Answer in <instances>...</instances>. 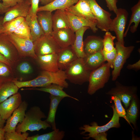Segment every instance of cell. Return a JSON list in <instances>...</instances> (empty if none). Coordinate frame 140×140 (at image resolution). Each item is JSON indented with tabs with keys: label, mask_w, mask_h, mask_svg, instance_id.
<instances>
[{
	"label": "cell",
	"mask_w": 140,
	"mask_h": 140,
	"mask_svg": "<svg viewBox=\"0 0 140 140\" xmlns=\"http://www.w3.org/2000/svg\"><path fill=\"white\" fill-rule=\"evenodd\" d=\"M132 14L127 29L124 33L126 37L130 27V31L132 33L137 31L140 22V0L131 9Z\"/></svg>",
	"instance_id": "obj_28"
},
{
	"label": "cell",
	"mask_w": 140,
	"mask_h": 140,
	"mask_svg": "<svg viewBox=\"0 0 140 140\" xmlns=\"http://www.w3.org/2000/svg\"><path fill=\"white\" fill-rule=\"evenodd\" d=\"M36 60L40 67L43 70L54 72L59 69L57 64V54L38 56Z\"/></svg>",
	"instance_id": "obj_20"
},
{
	"label": "cell",
	"mask_w": 140,
	"mask_h": 140,
	"mask_svg": "<svg viewBox=\"0 0 140 140\" xmlns=\"http://www.w3.org/2000/svg\"><path fill=\"white\" fill-rule=\"evenodd\" d=\"M64 71L67 79L72 83L79 85L88 82L91 72L86 67L83 59L79 58Z\"/></svg>",
	"instance_id": "obj_3"
},
{
	"label": "cell",
	"mask_w": 140,
	"mask_h": 140,
	"mask_svg": "<svg viewBox=\"0 0 140 140\" xmlns=\"http://www.w3.org/2000/svg\"><path fill=\"white\" fill-rule=\"evenodd\" d=\"M111 107L113 110V115L111 120L105 125L99 126L96 122H93L91 123L90 125L85 124L79 128L80 130L83 131L81 132V134L88 136L83 137L84 139H88L90 138H92L99 133L106 132L111 128H118L120 127V117L117 113L114 105L113 104Z\"/></svg>",
	"instance_id": "obj_5"
},
{
	"label": "cell",
	"mask_w": 140,
	"mask_h": 140,
	"mask_svg": "<svg viewBox=\"0 0 140 140\" xmlns=\"http://www.w3.org/2000/svg\"><path fill=\"white\" fill-rule=\"evenodd\" d=\"M28 106V104L27 102L25 101H22L19 107L7 120L6 124L3 127L5 132L16 131L18 123H21L24 118Z\"/></svg>",
	"instance_id": "obj_14"
},
{
	"label": "cell",
	"mask_w": 140,
	"mask_h": 140,
	"mask_svg": "<svg viewBox=\"0 0 140 140\" xmlns=\"http://www.w3.org/2000/svg\"><path fill=\"white\" fill-rule=\"evenodd\" d=\"M65 10L70 28L74 32L84 27H89L94 33H96L98 30L96 23Z\"/></svg>",
	"instance_id": "obj_18"
},
{
	"label": "cell",
	"mask_w": 140,
	"mask_h": 140,
	"mask_svg": "<svg viewBox=\"0 0 140 140\" xmlns=\"http://www.w3.org/2000/svg\"><path fill=\"white\" fill-rule=\"evenodd\" d=\"M6 122L5 120L2 119L0 115V127L3 128L4 124Z\"/></svg>",
	"instance_id": "obj_51"
},
{
	"label": "cell",
	"mask_w": 140,
	"mask_h": 140,
	"mask_svg": "<svg viewBox=\"0 0 140 140\" xmlns=\"http://www.w3.org/2000/svg\"><path fill=\"white\" fill-rule=\"evenodd\" d=\"M107 133L106 132L99 133L92 138L96 140H107Z\"/></svg>",
	"instance_id": "obj_45"
},
{
	"label": "cell",
	"mask_w": 140,
	"mask_h": 140,
	"mask_svg": "<svg viewBox=\"0 0 140 140\" xmlns=\"http://www.w3.org/2000/svg\"><path fill=\"white\" fill-rule=\"evenodd\" d=\"M103 57L105 61H107L110 68H113V64L115 60L116 52L115 49L109 52H106L103 50L101 51Z\"/></svg>",
	"instance_id": "obj_40"
},
{
	"label": "cell",
	"mask_w": 140,
	"mask_h": 140,
	"mask_svg": "<svg viewBox=\"0 0 140 140\" xmlns=\"http://www.w3.org/2000/svg\"><path fill=\"white\" fill-rule=\"evenodd\" d=\"M127 68L129 69H134L139 70L140 69V60L133 64H129L127 67Z\"/></svg>",
	"instance_id": "obj_46"
},
{
	"label": "cell",
	"mask_w": 140,
	"mask_h": 140,
	"mask_svg": "<svg viewBox=\"0 0 140 140\" xmlns=\"http://www.w3.org/2000/svg\"><path fill=\"white\" fill-rule=\"evenodd\" d=\"M57 62L59 69L65 71L78 57L71 46L61 48L57 53Z\"/></svg>",
	"instance_id": "obj_19"
},
{
	"label": "cell",
	"mask_w": 140,
	"mask_h": 140,
	"mask_svg": "<svg viewBox=\"0 0 140 140\" xmlns=\"http://www.w3.org/2000/svg\"><path fill=\"white\" fill-rule=\"evenodd\" d=\"M115 87L106 92V94L117 96L123 102L125 108H127L132 98L137 96V87L124 86L118 81L115 82Z\"/></svg>",
	"instance_id": "obj_10"
},
{
	"label": "cell",
	"mask_w": 140,
	"mask_h": 140,
	"mask_svg": "<svg viewBox=\"0 0 140 140\" xmlns=\"http://www.w3.org/2000/svg\"><path fill=\"white\" fill-rule=\"evenodd\" d=\"M0 61L3 62L5 63V64H6L7 65H8V66H10L12 68L10 64L9 63L8 61L3 57V56L0 53Z\"/></svg>",
	"instance_id": "obj_49"
},
{
	"label": "cell",
	"mask_w": 140,
	"mask_h": 140,
	"mask_svg": "<svg viewBox=\"0 0 140 140\" xmlns=\"http://www.w3.org/2000/svg\"><path fill=\"white\" fill-rule=\"evenodd\" d=\"M65 135V132L56 129L50 132L42 135L28 136L26 140H61Z\"/></svg>",
	"instance_id": "obj_32"
},
{
	"label": "cell",
	"mask_w": 140,
	"mask_h": 140,
	"mask_svg": "<svg viewBox=\"0 0 140 140\" xmlns=\"http://www.w3.org/2000/svg\"><path fill=\"white\" fill-rule=\"evenodd\" d=\"M116 57L112 72V80L115 81L120 74L121 70L127 59L130 57L135 47L133 46L125 47L118 41L115 43Z\"/></svg>",
	"instance_id": "obj_6"
},
{
	"label": "cell",
	"mask_w": 140,
	"mask_h": 140,
	"mask_svg": "<svg viewBox=\"0 0 140 140\" xmlns=\"http://www.w3.org/2000/svg\"><path fill=\"white\" fill-rule=\"evenodd\" d=\"M116 16L112 19L111 31H114L118 41L124 45V34L127 24L128 13L125 9H118Z\"/></svg>",
	"instance_id": "obj_12"
},
{
	"label": "cell",
	"mask_w": 140,
	"mask_h": 140,
	"mask_svg": "<svg viewBox=\"0 0 140 140\" xmlns=\"http://www.w3.org/2000/svg\"><path fill=\"white\" fill-rule=\"evenodd\" d=\"M89 29L88 27H84L76 31L74 43L71 47L77 57L83 58L86 55L83 50V36L85 31Z\"/></svg>",
	"instance_id": "obj_25"
},
{
	"label": "cell",
	"mask_w": 140,
	"mask_h": 140,
	"mask_svg": "<svg viewBox=\"0 0 140 140\" xmlns=\"http://www.w3.org/2000/svg\"><path fill=\"white\" fill-rule=\"evenodd\" d=\"M70 28L53 31L51 35L61 48L72 46L74 41L75 34Z\"/></svg>",
	"instance_id": "obj_17"
},
{
	"label": "cell",
	"mask_w": 140,
	"mask_h": 140,
	"mask_svg": "<svg viewBox=\"0 0 140 140\" xmlns=\"http://www.w3.org/2000/svg\"><path fill=\"white\" fill-rule=\"evenodd\" d=\"M3 17L0 16V32L2 29L3 24Z\"/></svg>",
	"instance_id": "obj_52"
},
{
	"label": "cell",
	"mask_w": 140,
	"mask_h": 140,
	"mask_svg": "<svg viewBox=\"0 0 140 140\" xmlns=\"http://www.w3.org/2000/svg\"><path fill=\"white\" fill-rule=\"evenodd\" d=\"M17 69L20 73L24 74H30L32 71V68L31 65L26 61L23 62L18 65Z\"/></svg>",
	"instance_id": "obj_41"
},
{
	"label": "cell",
	"mask_w": 140,
	"mask_h": 140,
	"mask_svg": "<svg viewBox=\"0 0 140 140\" xmlns=\"http://www.w3.org/2000/svg\"><path fill=\"white\" fill-rule=\"evenodd\" d=\"M25 19V18L19 17L4 23L0 33H5L8 35L13 33Z\"/></svg>",
	"instance_id": "obj_34"
},
{
	"label": "cell",
	"mask_w": 140,
	"mask_h": 140,
	"mask_svg": "<svg viewBox=\"0 0 140 140\" xmlns=\"http://www.w3.org/2000/svg\"><path fill=\"white\" fill-rule=\"evenodd\" d=\"M116 37L113 36L109 31L106 32L103 39V48L102 50L107 52H110L115 49L114 47V41Z\"/></svg>",
	"instance_id": "obj_36"
},
{
	"label": "cell",
	"mask_w": 140,
	"mask_h": 140,
	"mask_svg": "<svg viewBox=\"0 0 140 140\" xmlns=\"http://www.w3.org/2000/svg\"><path fill=\"white\" fill-rule=\"evenodd\" d=\"M65 10L74 15L89 20L97 25V20L91 11L87 0H79L76 4Z\"/></svg>",
	"instance_id": "obj_15"
},
{
	"label": "cell",
	"mask_w": 140,
	"mask_h": 140,
	"mask_svg": "<svg viewBox=\"0 0 140 140\" xmlns=\"http://www.w3.org/2000/svg\"><path fill=\"white\" fill-rule=\"evenodd\" d=\"M13 33L21 38L30 39L31 38L30 27L25 19Z\"/></svg>",
	"instance_id": "obj_35"
},
{
	"label": "cell",
	"mask_w": 140,
	"mask_h": 140,
	"mask_svg": "<svg viewBox=\"0 0 140 140\" xmlns=\"http://www.w3.org/2000/svg\"><path fill=\"white\" fill-rule=\"evenodd\" d=\"M5 132L3 128L0 127V140H4Z\"/></svg>",
	"instance_id": "obj_48"
},
{
	"label": "cell",
	"mask_w": 140,
	"mask_h": 140,
	"mask_svg": "<svg viewBox=\"0 0 140 140\" xmlns=\"http://www.w3.org/2000/svg\"><path fill=\"white\" fill-rule=\"evenodd\" d=\"M53 15L52 12L47 11L37 12V20L44 34H51L53 31Z\"/></svg>",
	"instance_id": "obj_22"
},
{
	"label": "cell",
	"mask_w": 140,
	"mask_h": 140,
	"mask_svg": "<svg viewBox=\"0 0 140 140\" xmlns=\"http://www.w3.org/2000/svg\"><path fill=\"white\" fill-rule=\"evenodd\" d=\"M107 6L109 10L113 12L116 14L117 13L118 8L117 6V0H105Z\"/></svg>",
	"instance_id": "obj_43"
},
{
	"label": "cell",
	"mask_w": 140,
	"mask_h": 140,
	"mask_svg": "<svg viewBox=\"0 0 140 140\" xmlns=\"http://www.w3.org/2000/svg\"><path fill=\"white\" fill-rule=\"evenodd\" d=\"M103 47V39L99 36H88L83 41V50L86 55L101 51Z\"/></svg>",
	"instance_id": "obj_21"
},
{
	"label": "cell",
	"mask_w": 140,
	"mask_h": 140,
	"mask_svg": "<svg viewBox=\"0 0 140 140\" xmlns=\"http://www.w3.org/2000/svg\"><path fill=\"white\" fill-rule=\"evenodd\" d=\"M55 11L52 16L53 31L70 28L65 10H57Z\"/></svg>",
	"instance_id": "obj_26"
},
{
	"label": "cell",
	"mask_w": 140,
	"mask_h": 140,
	"mask_svg": "<svg viewBox=\"0 0 140 140\" xmlns=\"http://www.w3.org/2000/svg\"><path fill=\"white\" fill-rule=\"evenodd\" d=\"M46 118V115L39 107L36 106L32 107L26 113L22 122L17 124L16 131L21 133L25 132L27 131H39L41 129L45 130L51 127L46 120H41Z\"/></svg>",
	"instance_id": "obj_2"
},
{
	"label": "cell",
	"mask_w": 140,
	"mask_h": 140,
	"mask_svg": "<svg viewBox=\"0 0 140 140\" xmlns=\"http://www.w3.org/2000/svg\"><path fill=\"white\" fill-rule=\"evenodd\" d=\"M25 19L29 27L31 39L34 43L44 34V33L38 22L37 16L31 17L28 15Z\"/></svg>",
	"instance_id": "obj_29"
},
{
	"label": "cell",
	"mask_w": 140,
	"mask_h": 140,
	"mask_svg": "<svg viewBox=\"0 0 140 140\" xmlns=\"http://www.w3.org/2000/svg\"><path fill=\"white\" fill-rule=\"evenodd\" d=\"M137 96L132 98L131 100L130 106L127 110L126 116L129 122V124L133 127L131 124H132L136 127V121L138 113V108L137 103Z\"/></svg>",
	"instance_id": "obj_33"
},
{
	"label": "cell",
	"mask_w": 140,
	"mask_h": 140,
	"mask_svg": "<svg viewBox=\"0 0 140 140\" xmlns=\"http://www.w3.org/2000/svg\"><path fill=\"white\" fill-rule=\"evenodd\" d=\"M64 71L59 69L56 72L43 70L36 78L30 80L19 81L15 79L13 81L19 88L23 87H44L52 84H56L66 88L68 84L66 81Z\"/></svg>",
	"instance_id": "obj_1"
},
{
	"label": "cell",
	"mask_w": 140,
	"mask_h": 140,
	"mask_svg": "<svg viewBox=\"0 0 140 140\" xmlns=\"http://www.w3.org/2000/svg\"><path fill=\"white\" fill-rule=\"evenodd\" d=\"M31 6L28 15L31 17L37 16L39 9V4L40 0H29Z\"/></svg>",
	"instance_id": "obj_42"
},
{
	"label": "cell",
	"mask_w": 140,
	"mask_h": 140,
	"mask_svg": "<svg viewBox=\"0 0 140 140\" xmlns=\"http://www.w3.org/2000/svg\"><path fill=\"white\" fill-rule=\"evenodd\" d=\"M64 88L62 86L56 84H52L48 86L40 88H30L24 89L34 90L50 93L53 96L63 97H67L72 98L77 101L78 99L67 94L63 90Z\"/></svg>",
	"instance_id": "obj_30"
},
{
	"label": "cell",
	"mask_w": 140,
	"mask_h": 140,
	"mask_svg": "<svg viewBox=\"0 0 140 140\" xmlns=\"http://www.w3.org/2000/svg\"><path fill=\"white\" fill-rule=\"evenodd\" d=\"M12 68L5 63L0 61V80L1 81L13 80L11 77Z\"/></svg>",
	"instance_id": "obj_37"
},
{
	"label": "cell",
	"mask_w": 140,
	"mask_h": 140,
	"mask_svg": "<svg viewBox=\"0 0 140 140\" xmlns=\"http://www.w3.org/2000/svg\"><path fill=\"white\" fill-rule=\"evenodd\" d=\"M64 97L50 94V103L48 116L46 120L51 125L53 130L57 129L55 121L56 111L60 102Z\"/></svg>",
	"instance_id": "obj_31"
},
{
	"label": "cell",
	"mask_w": 140,
	"mask_h": 140,
	"mask_svg": "<svg viewBox=\"0 0 140 140\" xmlns=\"http://www.w3.org/2000/svg\"><path fill=\"white\" fill-rule=\"evenodd\" d=\"M8 36L22 58L29 57L36 59L37 56L34 50L33 43L31 39L21 38L13 33Z\"/></svg>",
	"instance_id": "obj_11"
},
{
	"label": "cell",
	"mask_w": 140,
	"mask_h": 140,
	"mask_svg": "<svg viewBox=\"0 0 140 140\" xmlns=\"http://www.w3.org/2000/svg\"><path fill=\"white\" fill-rule=\"evenodd\" d=\"M29 134L25 132H18L16 131L12 132H5V140H26Z\"/></svg>",
	"instance_id": "obj_39"
},
{
	"label": "cell",
	"mask_w": 140,
	"mask_h": 140,
	"mask_svg": "<svg viewBox=\"0 0 140 140\" xmlns=\"http://www.w3.org/2000/svg\"><path fill=\"white\" fill-rule=\"evenodd\" d=\"M0 53L7 60L12 68L22 57L10 39L8 35L0 33Z\"/></svg>",
	"instance_id": "obj_9"
},
{
	"label": "cell",
	"mask_w": 140,
	"mask_h": 140,
	"mask_svg": "<svg viewBox=\"0 0 140 140\" xmlns=\"http://www.w3.org/2000/svg\"><path fill=\"white\" fill-rule=\"evenodd\" d=\"M110 67L108 63H104L91 71L88 82V93L92 95L103 88L108 81L110 76Z\"/></svg>",
	"instance_id": "obj_4"
},
{
	"label": "cell",
	"mask_w": 140,
	"mask_h": 140,
	"mask_svg": "<svg viewBox=\"0 0 140 140\" xmlns=\"http://www.w3.org/2000/svg\"><path fill=\"white\" fill-rule=\"evenodd\" d=\"M54 0H40V2L41 4L44 5L47 4Z\"/></svg>",
	"instance_id": "obj_50"
},
{
	"label": "cell",
	"mask_w": 140,
	"mask_h": 140,
	"mask_svg": "<svg viewBox=\"0 0 140 140\" xmlns=\"http://www.w3.org/2000/svg\"><path fill=\"white\" fill-rule=\"evenodd\" d=\"M10 8L5 7L3 5L2 3H0V14L5 13Z\"/></svg>",
	"instance_id": "obj_47"
},
{
	"label": "cell",
	"mask_w": 140,
	"mask_h": 140,
	"mask_svg": "<svg viewBox=\"0 0 140 140\" xmlns=\"http://www.w3.org/2000/svg\"><path fill=\"white\" fill-rule=\"evenodd\" d=\"M30 6L29 0H23L10 7L5 13L3 17V23L18 17L25 18L29 14Z\"/></svg>",
	"instance_id": "obj_16"
},
{
	"label": "cell",
	"mask_w": 140,
	"mask_h": 140,
	"mask_svg": "<svg viewBox=\"0 0 140 140\" xmlns=\"http://www.w3.org/2000/svg\"><path fill=\"white\" fill-rule=\"evenodd\" d=\"M19 89L13 80L2 81L0 83V104L18 92Z\"/></svg>",
	"instance_id": "obj_27"
},
{
	"label": "cell",
	"mask_w": 140,
	"mask_h": 140,
	"mask_svg": "<svg viewBox=\"0 0 140 140\" xmlns=\"http://www.w3.org/2000/svg\"><path fill=\"white\" fill-rule=\"evenodd\" d=\"M23 0H0L2 1V3L5 7L7 8L12 7L17 3Z\"/></svg>",
	"instance_id": "obj_44"
},
{
	"label": "cell",
	"mask_w": 140,
	"mask_h": 140,
	"mask_svg": "<svg viewBox=\"0 0 140 140\" xmlns=\"http://www.w3.org/2000/svg\"><path fill=\"white\" fill-rule=\"evenodd\" d=\"M83 59L86 67L91 71L101 66L105 61L101 51L86 55Z\"/></svg>",
	"instance_id": "obj_24"
},
{
	"label": "cell",
	"mask_w": 140,
	"mask_h": 140,
	"mask_svg": "<svg viewBox=\"0 0 140 140\" xmlns=\"http://www.w3.org/2000/svg\"><path fill=\"white\" fill-rule=\"evenodd\" d=\"M22 97L17 92L0 104V115L2 118L7 120L22 102Z\"/></svg>",
	"instance_id": "obj_13"
},
{
	"label": "cell",
	"mask_w": 140,
	"mask_h": 140,
	"mask_svg": "<svg viewBox=\"0 0 140 140\" xmlns=\"http://www.w3.org/2000/svg\"><path fill=\"white\" fill-rule=\"evenodd\" d=\"M91 11L97 20L96 26L103 31H111V14L101 8L96 0H87Z\"/></svg>",
	"instance_id": "obj_7"
},
{
	"label": "cell",
	"mask_w": 140,
	"mask_h": 140,
	"mask_svg": "<svg viewBox=\"0 0 140 140\" xmlns=\"http://www.w3.org/2000/svg\"><path fill=\"white\" fill-rule=\"evenodd\" d=\"M111 98L114 103L115 108L119 117L123 118L129 123L126 116V112L122 105L120 99L115 95L111 96Z\"/></svg>",
	"instance_id": "obj_38"
},
{
	"label": "cell",
	"mask_w": 140,
	"mask_h": 140,
	"mask_svg": "<svg viewBox=\"0 0 140 140\" xmlns=\"http://www.w3.org/2000/svg\"><path fill=\"white\" fill-rule=\"evenodd\" d=\"M79 0H54L50 3L39 7L38 11H47L52 12L57 10H65L76 3Z\"/></svg>",
	"instance_id": "obj_23"
},
{
	"label": "cell",
	"mask_w": 140,
	"mask_h": 140,
	"mask_svg": "<svg viewBox=\"0 0 140 140\" xmlns=\"http://www.w3.org/2000/svg\"><path fill=\"white\" fill-rule=\"evenodd\" d=\"M2 81L0 80V83Z\"/></svg>",
	"instance_id": "obj_53"
},
{
	"label": "cell",
	"mask_w": 140,
	"mask_h": 140,
	"mask_svg": "<svg viewBox=\"0 0 140 140\" xmlns=\"http://www.w3.org/2000/svg\"><path fill=\"white\" fill-rule=\"evenodd\" d=\"M33 43L37 56L57 54L61 48L51 35L50 34H44Z\"/></svg>",
	"instance_id": "obj_8"
}]
</instances>
